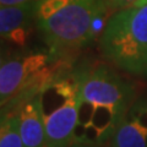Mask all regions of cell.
<instances>
[{
  "instance_id": "obj_1",
  "label": "cell",
  "mask_w": 147,
  "mask_h": 147,
  "mask_svg": "<svg viewBox=\"0 0 147 147\" xmlns=\"http://www.w3.org/2000/svg\"><path fill=\"white\" fill-rule=\"evenodd\" d=\"M136 97L134 85L113 69L98 65L82 71L74 144L100 146L110 142Z\"/></svg>"
},
{
  "instance_id": "obj_2",
  "label": "cell",
  "mask_w": 147,
  "mask_h": 147,
  "mask_svg": "<svg viewBox=\"0 0 147 147\" xmlns=\"http://www.w3.org/2000/svg\"><path fill=\"white\" fill-rule=\"evenodd\" d=\"M102 0H37L36 26L48 52L61 55L90 44L92 20Z\"/></svg>"
},
{
  "instance_id": "obj_3",
  "label": "cell",
  "mask_w": 147,
  "mask_h": 147,
  "mask_svg": "<svg viewBox=\"0 0 147 147\" xmlns=\"http://www.w3.org/2000/svg\"><path fill=\"white\" fill-rule=\"evenodd\" d=\"M99 47L117 67L147 77V0L113 13L99 38Z\"/></svg>"
},
{
  "instance_id": "obj_4",
  "label": "cell",
  "mask_w": 147,
  "mask_h": 147,
  "mask_svg": "<svg viewBox=\"0 0 147 147\" xmlns=\"http://www.w3.org/2000/svg\"><path fill=\"white\" fill-rule=\"evenodd\" d=\"M82 71H60L39 91L45 124V147H70L79 119Z\"/></svg>"
},
{
  "instance_id": "obj_5",
  "label": "cell",
  "mask_w": 147,
  "mask_h": 147,
  "mask_svg": "<svg viewBox=\"0 0 147 147\" xmlns=\"http://www.w3.org/2000/svg\"><path fill=\"white\" fill-rule=\"evenodd\" d=\"M57 55L36 52L3 57L0 65L1 112L10 109L27 94L42 90L60 70L54 66Z\"/></svg>"
},
{
  "instance_id": "obj_6",
  "label": "cell",
  "mask_w": 147,
  "mask_h": 147,
  "mask_svg": "<svg viewBox=\"0 0 147 147\" xmlns=\"http://www.w3.org/2000/svg\"><path fill=\"white\" fill-rule=\"evenodd\" d=\"M36 3L27 1L0 7L1 40L13 47L22 48L28 42L36 26Z\"/></svg>"
},
{
  "instance_id": "obj_7",
  "label": "cell",
  "mask_w": 147,
  "mask_h": 147,
  "mask_svg": "<svg viewBox=\"0 0 147 147\" xmlns=\"http://www.w3.org/2000/svg\"><path fill=\"white\" fill-rule=\"evenodd\" d=\"M109 144L110 147H147V96L136 97Z\"/></svg>"
},
{
  "instance_id": "obj_8",
  "label": "cell",
  "mask_w": 147,
  "mask_h": 147,
  "mask_svg": "<svg viewBox=\"0 0 147 147\" xmlns=\"http://www.w3.org/2000/svg\"><path fill=\"white\" fill-rule=\"evenodd\" d=\"M20 119V132L26 147H45L47 135L40 107L39 91L27 94L13 107ZM7 110V109H6Z\"/></svg>"
},
{
  "instance_id": "obj_9",
  "label": "cell",
  "mask_w": 147,
  "mask_h": 147,
  "mask_svg": "<svg viewBox=\"0 0 147 147\" xmlns=\"http://www.w3.org/2000/svg\"><path fill=\"white\" fill-rule=\"evenodd\" d=\"M0 147H26L20 132V119L16 108L1 112Z\"/></svg>"
},
{
  "instance_id": "obj_10",
  "label": "cell",
  "mask_w": 147,
  "mask_h": 147,
  "mask_svg": "<svg viewBox=\"0 0 147 147\" xmlns=\"http://www.w3.org/2000/svg\"><path fill=\"white\" fill-rule=\"evenodd\" d=\"M141 0H105V3L108 4V6L112 9V11L115 13L120 10H125L127 7H131L139 4Z\"/></svg>"
},
{
  "instance_id": "obj_11",
  "label": "cell",
  "mask_w": 147,
  "mask_h": 147,
  "mask_svg": "<svg viewBox=\"0 0 147 147\" xmlns=\"http://www.w3.org/2000/svg\"><path fill=\"white\" fill-rule=\"evenodd\" d=\"M27 1H33V0H0V5H16V4H22Z\"/></svg>"
}]
</instances>
